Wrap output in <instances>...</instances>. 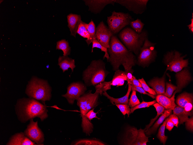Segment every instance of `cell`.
<instances>
[{
	"label": "cell",
	"mask_w": 193,
	"mask_h": 145,
	"mask_svg": "<svg viewBox=\"0 0 193 145\" xmlns=\"http://www.w3.org/2000/svg\"><path fill=\"white\" fill-rule=\"evenodd\" d=\"M110 63L113 71L119 69L122 65L124 69L132 67L136 63L137 59L133 53L129 51L115 35L111 36L107 48Z\"/></svg>",
	"instance_id": "obj_1"
},
{
	"label": "cell",
	"mask_w": 193,
	"mask_h": 145,
	"mask_svg": "<svg viewBox=\"0 0 193 145\" xmlns=\"http://www.w3.org/2000/svg\"><path fill=\"white\" fill-rule=\"evenodd\" d=\"M18 118L23 122L38 117L42 121L48 117L46 106L33 98H24L19 100L16 105Z\"/></svg>",
	"instance_id": "obj_2"
},
{
	"label": "cell",
	"mask_w": 193,
	"mask_h": 145,
	"mask_svg": "<svg viewBox=\"0 0 193 145\" xmlns=\"http://www.w3.org/2000/svg\"><path fill=\"white\" fill-rule=\"evenodd\" d=\"M94 93L92 90L85 93L76 100L79 107L82 118L81 126L83 132L87 135H89L93 131L94 125L86 116L87 113L91 109L96 107L99 104V96L101 95L98 90Z\"/></svg>",
	"instance_id": "obj_3"
},
{
	"label": "cell",
	"mask_w": 193,
	"mask_h": 145,
	"mask_svg": "<svg viewBox=\"0 0 193 145\" xmlns=\"http://www.w3.org/2000/svg\"><path fill=\"white\" fill-rule=\"evenodd\" d=\"M110 73L105 68V63L101 59L92 60L82 73V80L86 87L95 86L104 81Z\"/></svg>",
	"instance_id": "obj_4"
},
{
	"label": "cell",
	"mask_w": 193,
	"mask_h": 145,
	"mask_svg": "<svg viewBox=\"0 0 193 145\" xmlns=\"http://www.w3.org/2000/svg\"><path fill=\"white\" fill-rule=\"evenodd\" d=\"M118 36L129 51L138 56L145 41L148 38V33L144 30L138 34L132 28L127 27L120 32Z\"/></svg>",
	"instance_id": "obj_5"
},
{
	"label": "cell",
	"mask_w": 193,
	"mask_h": 145,
	"mask_svg": "<svg viewBox=\"0 0 193 145\" xmlns=\"http://www.w3.org/2000/svg\"><path fill=\"white\" fill-rule=\"evenodd\" d=\"M51 88L45 80L33 77L27 86L26 92L31 98L41 101L45 104L51 97Z\"/></svg>",
	"instance_id": "obj_6"
},
{
	"label": "cell",
	"mask_w": 193,
	"mask_h": 145,
	"mask_svg": "<svg viewBox=\"0 0 193 145\" xmlns=\"http://www.w3.org/2000/svg\"><path fill=\"white\" fill-rule=\"evenodd\" d=\"M148 142L144 129L130 126L125 129L118 140L120 145H146Z\"/></svg>",
	"instance_id": "obj_7"
},
{
	"label": "cell",
	"mask_w": 193,
	"mask_h": 145,
	"mask_svg": "<svg viewBox=\"0 0 193 145\" xmlns=\"http://www.w3.org/2000/svg\"><path fill=\"white\" fill-rule=\"evenodd\" d=\"M133 19L129 13L113 11L111 16L107 17L108 28L113 35L118 33L126 26L129 25Z\"/></svg>",
	"instance_id": "obj_8"
},
{
	"label": "cell",
	"mask_w": 193,
	"mask_h": 145,
	"mask_svg": "<svg viewBox=\"0 0 193 145\" xmlns=\"http://www.w3.org/2000/svg\"><path fill=\"white\" fill-rule=\"evenodd\" d=\"M185 56H182L179 52L174 50L168 52L164 56V63L167 66L166 70L178 72L187 67L188 59H184Z\"/></svg>",
	"instance_id": "obj_9"
},
{
	"label": "cell",
	"mask_w": 193,
	"mask_h": 145,
	"mask_svg": "<svg viewBox=\"0 0 193 145\" xmlns=\"http://www.w3.org/2000/svg\"><path fill=\"white\" fill-rule=\"evenodd\" d=\"M155 45L148 38L145 40L138 55L136 61L138 65L144 67L154 60L157 55Z\"/></svg>",
	"instance_id": "obj_10"
},
{
	"label": "cell",
	"mask_w": 193,
	"mask_h": 145,
	"mask_svg": "<svg viewBox=\"0 0 193 145\" xmlns=\"http://www.w3.org/2000/svg\"><path fill=\"white\" fill-rule=\"evenodd\" d=\"M86 87L81 82H73L68 85L67 92L62 96L66 98L69 104H73L75 100L85 93L87 90Z\"/></svg>",
	"instance_id": "obj_11"
},
{
	"label": "cell",
	"mask_w": 193,
	"mask_h": 145,
	"mask_svg": "<svg viewBox=\"0 0 193 145\" xmlns=\"http://www.w3.org/2000/svg\"><path fill=\"white\" fill-rule=\"evenodd\" d=\"M24 133L29 139L38 145H43L42 143L44 141V135L38 127L37 121L34 122L33 119H30Z\"/></svg>",
	"instance_id": "obj_12"
},
{
	"label": "cell",
	"mask_w": 193,
	"mask_h": 145,
	"mask_svg": "<svg viewBox=\"0 0 193 145\" xmlns=\"http://www.w3.org/2000/svg\"><path fill=\"white\" fill-rule=\"evenodd\" d=\"M148 1V0H116L115 3L137 14H141L146 10Z\"/></svg>",
	"instance_id": "obj_13"
},
{
	"label": "cell",
	"mask_w": 193,
	"mask_h": 145,
	"mask_svg": "<svg viewBox=\"0 0 193 145\" xmlns=\"http://www.w3.org/2000/svg\"><path fill=\"white\" fill-rule=\"evenodd\" d=\"M113 35L111 31L103 21L100 22L96 28V39L107 48L109 47L110 42Z\"/></svg>",
	"instance_id": "obj_14"
},
{
	"label": "cell",
	"mask_w": 193,
	"mask_h": 145,
	"mask_svg": "<svg viewBox=\"0 0 193 145\" xmlns=\"http://www.w3.org/2000/svg\"><path fill=\"white\" fill-rule=\"evenodd\" d=\"M177 78V88L172 96L170 98L175 100V93L180 92L184 87L191 80V77L187 69H184L176 74Z\"/></svg>",
	"instance_id": "obj_15"
},
{
	"label": "cell",
	"mask_w": 193,
	"mask_h": 145,
	"mask_svg": "<svg viewBox=\"0 0 193 145\" xmlns=\"http://www.w3.org/2000/svg\"><path fill=\"white\" fill-rule=\"evenodd\" d=\"M83 1L86 5L88 6L89 10L96 14L100 13L104 7L108 4H111L114 5L116 0Z\"/></svg>",
	"instance_id": "obj_16"
},
{
	"label": "cell",
	"mask_w": 193,
	"mask_h": 145,
	"mask_svg": "<svg viewBox=\"0 0 193 145\" xmlns=\"http://www.w3.org/2000/svg\"><path fill=\"white\" fill-rule=\"evenodd\" d=\"M7 145H36L35 142L29 139L24 133L21 132L12 136Z\"/></svg>",
	"instance_id": "obj_17"
},
{
	"label": "cell",
	"mask_w": 193,
	"mask_h": 145,
	"mask_svg": "<svg viewBox=\"0 0 193 145\" xmlns=\"http://www.w3.org/2000/svg\"><path fill=\"white\" fill-rule=\"evenodd\" d=\"M68 26L70 32V35L76 37L77 31L81 20V16L70 13L67 16Z\"/></svg>",
	"instance_id": "obj_18"
},
{
	"label": "cell",
	"mask_w": 193,
	"mask_h": 145,
	"mask_svg": "<svg viewBox=\"0 0 193 145\" xmlns=\"http://www.w3.org/2000/svg\"><path fill=\"white\" fill-rule=\"evenodd\" d=\"M149 85L157 94H163L165 92V75L160 78L153 79L148 82Z\"/></svg>",
	"instance_id": "obj_19"
},
{
	"label": "cell",
	"mask_w": 193,
	"mask_h": 145,
	"mask_svg": "<svg viewBox=\"0 0 193 145\" xmlns=\"http://www.w3.org/2000/svg\"><path fill=\"white\" fill-rule=\"evenodd\" d=\"M172 112V110L170 109H166L159 119L151 127L144 131L146 135H150L155 133L160 125L164 122L165 119L169 117Z\"/></svg>",
	"instance_id": "obj_20"
},
{
	"label": "cell",
	"mask_w": 193,
	"mask_h": 145,
	"mask_svg": "<svg viewBox=\"0 0 193 145\" xmlns=\"http://www.w3.org/2000/svg\"><path fill=\"white\" fill-rule=\"evenodd\" d=\"M58 65L59 66L60 68L62 70L63 72L67 71L69 68L71 69L72 72H73L76 67L75 60L68 56H60L58 59Z\"/></svg>",
	"instance_id": "obj_21"
},
{
	"label": "cell",
	"mask_w": 193,
	"mask_h": 145,
	"mask_svg": "<svg viewBox=\"0 0 193 145\" xmlns=\"http://www.w3.org/2000/svg\"><path fill=\"white\" fill-rule=\"evenodd\" d=\"M131 90V85L128 84L127 92L124 96L119 98H115L109 95L106 91L103 92L102 94L109 99L110 102L114 105L116 104H123L128 105L129 97Z\"/></svg>",
	"instance_id": "obj_22"
},
{
	"label": "cell",
	"mask_w": 193,
	"mask_h": 145,
	"mask_svg": "<svg viewBox=\"0 0 193 145\" xmlns=\"http://www.w3.org/2000/svg\"><path fill=\"white\" fill-rule=\"evenodd\" d=\"M157 102L166 109L173 110L177 106L175 101L163 94H158L156 97Z\"/></svg>",
	"instance_id": "obj_23"
},
{
	"label": "cell",
	"mask_w": 193,
	"mask_h": 145,
	"mask_svg": "<svg viewBox=\"0 0 193 145\" xmlns=\"http://www.w3.org/2000/svg\"><path fill=\"white\" fill-rule=\"evenodd\" d=\"M173 113L178 117L179 124H183L189 119L188 116L192 114V112L186 111L184 108L177 106L173 110Z\"/></svg>",
	"instance_id": "obj_24"
},
{
	"label": "cell",
	"mask_w": 193,
	"mask_h": 145,
	"mask_svg": "<svg viewBox=\"0 0 193 145\" xmlns=\"http://www.w3.org/2000/svg\"><path fill=\"white\" fill-rule=\"evenodd\" d=\"M127 75L125 71L120 70L115 71L112 80L111 85L113 86H121L123 85L125 81H127Z\"/></svg>",
	"instance_id": "obj_25"
},
{
	"label": "cell",
	"mask_w": 193,
	"mask_h": 145,
	"mask_svg": "<svg viewBox=\"0 0 193 145\" xmlns=\"http://www.w3.org/2000/svg\"><path fill=\"white\" fill-rule=\"evenodd\" d=\"M192 94L186 92L182 93L177 97L176 103L179 106L184 108L188 103L193 101Z\"/></svg>",
	"instance_id": "obj_26"
},
{
	"label": "cell",
	"mask_w": 193,
	"mask_h": 145,
	"mask_svg": "<svg viewBox=\"0 0 193 145\" xmlns=\"http://www.w3.org/2000/svg\"><path fill=\"white\" fill-rule=\"evenodd\" d=\"M106 144L99 140L88 139L77 140L71 144V145H105Z\"/></svg>",
	"instance_id": "obj_27"
},
{
	"label": "cell",
	"mask_w": 193,
	"mask_h": 145,
	"mask_svg": "<svg viewBox=\"0 0 193 145\" xmlns=\"http://www.w3.org/2000/svg\"><path fill=\"white\" fill-rule=\"evenodd\" d=\"M56 49L61 50L63 52V56H68L70 55L71 47L68 42L65 39L59 41L56 43Z\"/></svg>",
	"instance_id": "obj_28"
},
{
	"label": "cell",
	"mask_w": 193,
	"mask_h": 145,
	"mask_svg": "<svg viewBox=\"0 0 193 145\" xmlns=\"http://www.w3.org/2000/svg\"><path fill=\"white\" fill-rule=\"evenodd\" d=\"M87 29L90 36V38L89 40H85V41L88 46H89L91 43H92L94 40L96 39L95 25L92 19L89 23L87 24Z\"/></svg>",
	"instance_id": "obj_29"
},
{
	"label": "cell",
	"mask_w": 193,
	"mask_h": 145,
	"mask_svg": "<svg viewBox=\"0 0 193 145\" xmlns=\"http://www.w3.org/2000/svg\"><path fill=\"white\" fill-rule=\"evenodd\" d=\"M169 119L167 117L163 122V124L161 125L159 129L157 137L159 139L161 143L165 145L168 138V137L165 135V130L166 122Z\"/></svg>",
	"instance_id": "obj_30"
},
{
	"label": "cell",
	"mask_w": 193,
	"mask_h": 145,
	"mask_svg": "<svg viewBox=\"0 0 193 145\" xmlns=\"http://www.w3.org/2000/svg\"><path fill=\"white\" fill-rule=\"evenodd\" d=\"M153 105L156 109V111L157 112V115L155 118L152 119L149 123L146 126L144 129V131L147 130L151 127L155 121L157 119L159 116L162 114L165 110V109L164 107L158 103H155Z\"/></svg>",
	"instance_id": "obj_31"
},
{
	"label": "cell",
	"mask_w": 193,
	"mask_h": 145,
	"mask_svg": "<svg viewBox=\"0 0 193 145\" xmlns=\"http://www.w3.org/2000/svg\"><path fill=\"white\" fill-rule=\"evenodd\" d=\"M129 25L135 32L138 34H140L143 30L144 24L142 22L140 19L138 18L135 21H131Z\"/></svg>",
	"instance_id": "obj_32"
},
{
	"label": "cell",
	"mask_w": 193,
	"mask_h": 145,
	"mask_svg": "<svg viewBox=\"0 0 193 145\" xmlns=\"http://www.w3.org/2000/svg\"><path fill=\"white\" fill-rule=\"evenodd\" d=\"M87 24L81 21L79 25L77 33L83 38H87L86 40H88L90 38V36L87 29Z\"/></svg>",
	"instance_id": "obj_33"
},
{
	"label": "cell",
	"mask_w": 193,
	"mask_h": 145,
	"mask_svg": "<svg viewBox=\"0 0 193 145\" xmlns=\"http://www.w3.org/2000/svg\"><path fill=\"white\" fill-rule=\"evenodd\" d=\"M111 81L109 82L103 81L95 86L96 90H98L101 95L103 92L111 89Z\"/></svg>",
	"instance_id": "obj_34"
},
{
	"label": "cell",
	"mask_w": 193,
	"mask_h": 145,
	"mask_svg": "<svg viewBox=\"0 0 193 145\" xmlns=\"http://www.w3.org/2000/svg\"><path fill=\"white\" fill-rule=\"evenodd\" d=\"M92 47L91 52H93V49L97 48L100 49L102 52H105V54L103 57V59L106 58L108 60L109 58V56L107 52V48L103 46L97 40L95 39L92 42Z\"/></svg>",
	"instance_id": "obj_35"
},
{
	"label": "cell",
	"mask_w": 193,
	"mask_h": 145,
	"mask_svg": "<svg viewBox=\"0 0 193 145\" xmlns=\"http://www.w3.org/2000/svg\"><path fill=\"white\" fill-rule=\"evenodd\" d=\"M155 103H156V101L155 100L148 102H145L143 100L139 104L131 109L129 114L133 113L135 110L137 109L149 107Z\"/></svg>",
	"instance_id": "obj_36"
},
{
	"label": "cell",
	"mask_w": 193,
	"mask_h": 145,
	"mask_svg": "<svg viewBox=\"0 0 193 145\" xmlns=\"http://www.w3.org/2000/svg\"><path fill=\"white\" fill-rule=\"evenodd\" d=\"M140 102L136 94V91H132V92L129 99V100L128 105L132 108L139 104Z\"/></svg>",
	"instance_id": "obj_37"
},
{
	"label": "cell",
	"mask_w": 193,
	"mask_h": 145,
	"mask_svg": "<svg viewBox=\"0 0 193 145\" xmlns=\"http://www.w3.org/2000/svg\"><path fill=\"white\" fill-rule=\"evenodd\" d=\"M177 88V87L171 83L166 82V91L163 95L170 98L173 93Z\"/></svg>",
	"instance_id": "obj_38"
},
{
	"label": "cell",
	"mask_w": 193,
	"mask_h": 145,
	"mask_svg": "<svg viewBox=\"0 0 193 145\" xmlns=\"http://www.w3.org/2000/svg\"><path fill=\"white\" fill-rule=\"evenodd\" d=\"M138 80L140 82L142 87L146 92L154 96L156 95L157 94L155 91L149 87L143 78L139 79Z\"/></svg>",
	"instance_id": "obj_39"
},
{
	"label": "cell",
	"mask_w": 193,
	"mask_h": 145,
	"mask_svg": "<svg viewBox=\"0 0 193 145\" xmlns=\"http://www.w3.org/2000/svg\"><path fill=\"white\" fill-rule=\"evenodd\" d=\"M119 109L123 115H125L127 114L128 117L129 116L131 111V109L128 105L126 104H120L115 105Z\"/></svg>",
	"instance_id": "obj_40"
},
{
	"label": "cell",
	"mask_w": 193,
	"mask_h": 145,
	"mask_svg": "<svg viewBox=\"0 0 193 145\" xmlns=\"http://www.w3.org/2000/svg\"><path fill=\"white\" fill-rule=\"evenodd\" d=\"M133 90L137 91L140 93H142L144 94L148 95L149 96L151 97L153 99L155 98V96L151 94L146 92L142 87L138 86H136L133 85H131V91Z\"/></svg>",
	"instance_id": "obj_41"
},
{
	"label": "cell",
	"mask_w": 193,
	"mask_h": 145,
	"mask_svg": "<svg viewBox=\"0 0 193 145\" xmlns=\"http://www.w3.org/2000/svg\"><path fill=\"white\" fill-rule=\"evenodd\" d=\"M94 108L90 110L86 115V118L90 121L94 118H97L98 119H100L97 116L96 114L98 113L94 112Z\"/></svg>",
	"instance_id": "obj_42"
},
{
	"label": "cell",
	"mask_w": 193,
	"mask_h": 145,
	"mask_svg": "<svg viewBox=\"0 0 193 145\" xmlns=\"http://www.w3.org/2000/svg\"><path fill=\"white\" fill-rule=\"evenodd\" d=\"M186 128L188 130L193 132V117L192 116L189 118L185 122Z\"/></svg>",
	"instance_id": "obj_43"
},
{
	"label": "cell",
	"mask_w": 193,
	"mask_h": 145,
	"mask_svg": "<svg viewBox=\"0 0 193 145\" xmlns=\"http://www.w3.org/2000/svg\"><path fill=\"white\" fill-rule=\"evenodd\" d=\"M125 71L127 75V84H130L131 85L132 80V74L133 70L132 69H131Z\"/></svg>",
	"instance_id": "obj_44"
},
{
	"label": "cell",
	"mask_w": 193,
	"mask_h": 145,
	"mask_svg": "<svg viewBox=\"0 0 193 145\" xmlns=\"http://www.w3.org/2000/svg\"><path fill=\"white\" fill-rule=\"evenodd\" d=\"M169 117V119L173 123L174 126L177 127L179 124V120L178 117L174 114H171Z\"/></svg>",
	"instance_id": "obj_45"
},
{
	"label": "cell",
	"mask_w": 193,
	"mask_h": 145,
	"mask_svg": "<svg viewBox=\"0 0 193 145\" xmlns=\"http://www.w3.org/2000/svg\"><path fill=\"white\" fill-rule=\"evenodd\" d=\"M174 126L173 123L168 119L166 123V128L169 131H170L172 130Z\"/></svg>",
	"instance_id": "obj_46"
},
{
	"label": "cell",
	"mask_w": 193,
	"mask_h": 145,
	"mask_svg": "<svg viewBox=\"0 0 193 145\" xmlns=\"http://www.w3.org/2000/svg\"><path fill=\"white\" fill-rule=\"evenodd\" d=\"M136 86L142 87V85L139 81L137 80L135 77L133 75L132 85Z\"/></svg>",
	"instance_id": "obj_47"
},
{
	"label": "cell",
	"mask_w": 193,
	"mask_h": 145,
	"mask_svg": "<svg viewBox=\"0 0 193 145\" xmlns=\"http://www.w3.org/2000/svg\"><path fill=\"white\" fill-rule=\"evenodd\" d=\"M191 33H193V13H192V18L191 19V23L187 25Z\"/></svg>",
	"instance_id": "obj_48"
}]
</instances>
